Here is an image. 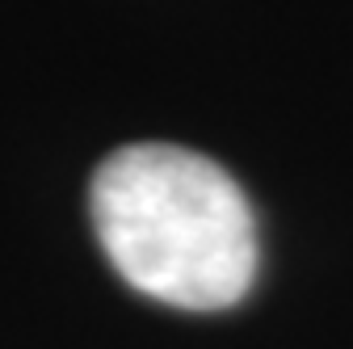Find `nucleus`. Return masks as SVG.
I'll return each instance as SVG.
<instances>
[{"mask_svg":"<svg viewBox=\"0 0 353 349\" xmlns=\"http://www.w3.org/2000/svg\"><path fill=\"white\" fill-rule=\"evenodd\" d=\"M110 266L139 295L185 312H223L256 278V219L214 160L172 143H130L88 190Z\"/></svg>","mask_w":353,"mask_h":349,"instance_id":"nucleus-1","label":"nucleus"}]
</instances>
